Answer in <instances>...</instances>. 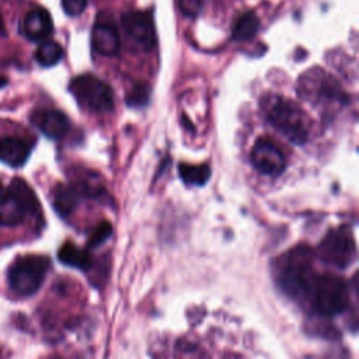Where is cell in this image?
I'll return each mask as SVG.
<instances>
[{
  "label": "cell",
  "mask_w": 359,
  "mask_h": 359,
  "mask_svg": "<svg viewBox=\"0 0 359 359\" xmlns=\"http://www.w3.org/2000/svg\"><path fill=\"white\" fill-rule=\"evenodd\" d=\"M3 195H4V188H3V185H1V182H0V199H1Z\"/></svg>",
  "instance_id": "cell-27"
},
{
  "label": "cell",
  "mask_w": 359,
  "mask_h": 359,
  "mask_svg": "<svg viewBox=\"0 0 359 359\" xmlns=\"http://www.w3.org/2000/svg\"><path fill=\"white\" fill-rule=\"evenodd\" d=\"M57 257H59L60 262L70 265V266L80 268L83 271H87L93 266V257L88 254V251L79 248L76 244H73L70 241L65 243L60 247Z\"/></svg>",
  "instance_id": "cell-17"
},
{
  "label": "cell",
  "mask_w": 359,
  "mask_h": 359,
  "mask_svg": "<svg viewBox=\"0 0 359 359\" xmlns=\"http://www.w3.org/2000/svg\"><path fill=\"white\" fill-rule=\"evenodd\" d=\"M122 28L128 45L140 52H149L156 46V29L153 18L146 11H129L122 15Z\"/></svg>",
  "instance_id": "cell-9"
},
{
  "label": "cell",
  "mask_w": 359,
  "mask_h": 359,
  "mask_svg": "<svg viewBox=\"0 0 359 359\" xmlns=\"http://www.w3.org/2000/svg\"><path fill=\"white\" fill-rule=\"evenodd\" d=\"M6 83H7V80H6L4 77H1V76H0V88H1V87H4V86H6Z\"/></svg>",
  "instance_id": "cell-26"
},
{
  "label": "cell",
  "mask_w": 359,
  "mask_h": 359,
  "mask_svg": "<svg viewBox=\"0 0 359 359\" xmlns=\"http://www.w3.org/2000/svg\"><path fill=\"white\" fill-rule=\"evenodd\" d=\"M112 233V227L109 224V222L104 220L101 223H98V226L91 231L90 238H88V247H95L100 245L101 243H104Z\"/></svg>",
  "instance_id": "cell-22"
},
{
  "label": "cell",
  "mask_w": 359,
  "mask_h": 359,
  "mask_svg": "<svg viewBox=\"0 0 359 359\" xmlns=\"http://www.w3.org/2000/svg\"><path fill=\"white\" fill-rule=\"evenodd\" d=\"M150 100V87L147 83H137L126 95V102L130 107H144Z\"/></svg>",
  "instance_id": "cell-21"
},
{
  "label": "cell",
  "mask_w": 359,
  "mask_h": 359,
  "mask_svg": "<svg viewBox=\"0 0 359 359\" xmlns=\"http://www.w3.org/2000/svg\"><path fill=\"white\" fill-rule=\"evenodd\" d=\"M63 56V49L62 46L55 42V41H50V39H46L43 41L36 52H35V59L36 62L41 65V66H45V67H49V66H53L56 65Z\"/></svg>",
  "instance_id": "cell-20"
},
{
  "label": "cell",
  "mask_w": 359,
  "mask_h": 359,
  "mask_svg": "<svg viewBox=\"0 0 359 359\" xmlns=\"http://www.w3.org/2000/svg\"><path fill=\"white\" fill-rule=\"evenodd\" d=\"M297 93L302 100L316 105L345 100V94L339 83L320 67H313L300 76Z\"/></svg>",
  "instance_id": "cell-6"
},
{
  "label": "cell",
  "mask_w": 359,
  "mask_h": 359,
  "mask_svg": "<svg viewBox=\"0 0 359 359\" xmlns=\"http://www.w3.org/2000/svg\"><path fill=\"white\" fill-rule=\"evenodd\" d=\"M259 105L265 119L289 142L303 144L307 140L309 121L297 104L278 94H265Z\"/></svg>",
  "instance_id": "cell-2"
},
{
  "label": "cell",
  "mask_w": 359,
  "mask_h": 359,
  "mask_svg": "<svg viewBox=\"0 0 359 359\" xmlns=\"http://www.w3.org/2000/svg\"><path fill=\"white\" fill-rule=\"evenodd\" d=\"M314 310L323 316H335L349 303V289L345 280L334 273L317 276L311 292Z\"/></svg>",
  "instance_id": "cell-7"
},
{
  "label": "cell",
  "mask_w": 359,
  "mask_h": 359,
  "mask_svg": "<svg viewBox=\"0 0 359 359\" xmlns=\"http://www.w3.org/2000/svg\"><path fill=\"white\" fill-rule=\"evenodd\" d=\"M31 122L49 139L57 140L66 136L70 129L69 118L57 109L41 108L31 114Z\"/></svg>",
  "instance_id": "cell-11"
},
{
  "label": "cell",
  "mask_w": 359,
  "mask_h": 359,
  "mask_svg": "<svg viewBox=\"0 0 359 359\" xmlns=\"http://www.w3.org/2000/svg\"><path fill=\"white\" fill-rule=\"evenodd\" d=\"M21 29L22 34L31 41L45 39L52 34L53 29L50 14L42 7L32 8L25 14Z\"/></svg>",
  "instance_id": "cell-13"
},
{
  "label": "cell",
  "mask_w": 359,
  "mask_h": 359,
  "mask_svg": "<svg viewBox=\"0 0 359 359\" xmlns=\"http://www.w3.org/2000/svg\"><path fill=\"white\" fill-rule=\"evenodd\" d=\"M259 28V18L254 11H245L240 14L233 24L231 36L236 41H247L251 39Z\"/></svg>",
  "instance_id": "cell-18"
},
{
  "label": "cell",
  "mask_w": 359,
  "mask_h": 359,
  "mask_svg": "<svg viewBox=\"0 0 359 359\" xmlns=\"http://www.w3.org/2000/svg\"><path fill=\"white\" fill-rule=\"evenodd\" d=\"M50 261L45 255H24L17 258L8 269V285L20 296L34 294L42 285Z\"/></svg>",
  "instance_id": "cell-4"
},
{
  "label": "cell",
  "mask_w": 359,
  "mask_h": 359,
  "mask_svg": "<svg viewBox=\"0 0 359 359\" xmlns=\"http://www.w3.org/2000/svg\"><path fill=\"white\" fill-rule=\"evenodd\" d=\"M91 48L102 56H114L121 49V36L109 22H97L91 31Z\"/></svg>",
  "instance_id": "cell-12"
},
{
  "label": "cell",
  "mask_w": 359,
  "mask_h": 359,
  "mask_svg": "<svg viewBox=\"0 0 359 359\" xmlns=\"http://www.w3.org/2000/svg\"><path fill=\"white\" fill-rule=\"evenodd\" d=\"M3 34H4V22H3V18L0 15V35H3Z\"/></svg>",
  "instance_id": "cell-25"
},
{
  "label": "cell",
  "mask_w": 359,
  "mask_h": 359,
  "mask_svg": "<svg viewBox=\"0 0 359 359\" xmlns=\"http://www.w3.org/2000/svg\"><path fill=\"white\" fill-rule=\"evenodd\" d=\"M52 203L55 210L66 217L77 208L79 194L70 184H57L52 191Z\"/></svg>",
  "instance_id": "cell-16"
},
{
  "label": "cell",
  "mask_w": 359,
  "mask_h": 359,
  "mask_svg": "<svg viewBox=\"0 0 359 359\" xmlns=\"http://www.w3.org/2000/svg\"><path fill=\"white\" fill-rule=\"evenodd\" d=\"M87 6V0H62V7L66 14L74 17L84 11Z\"/></svg>",
  "instance_id": "cell-24"
},
{
  "label": "cell",
  "mask_w": 359,
  "mask_h": 359,
  "mask_svg": "<svg viewBox=\"0 0 359 359\" xmlns=\"http://www.w3.org/2000/svg\"><path fill=\"white\" fill-rule=\"evenodd\" d=\"M181 13L187 17H195L202 10L203 0H177Z\"/></svg>",
  "instance_id": "cell-23"
},
{
  "label": "cell",
  "mask_w": 359,
  "mask_h": 359,
  "mask_svg": "<svg viewBox=\"0 0 359 359\" xmlns=\"http://www.w3.org/2000/svg\"><path fill=\"white\" fill-rule=\"evenodd\" d=\"M178 172L181 180L188 185H203L210 178V167L208 164H188L181 163L178 165Z\"/></svg>",
  "instance_id": "cell-19"
},
{
  "label": "cell",
  "mask_w": 359,
  "mask_h": 359,
  "mask_svg": "<svg viewBox=\"0 0 359 359\" xmlns=\"http://www.w3.org/2000/svg\"><path fill=\"white\" fill-rule=\"evenodd\" d=\"M251 163L261 174L266 175H279L286 167V158L282 150L266 137L255 142L251 151Z\"/></svg>",
  "instance_id": "cell-10"
},
{
  "label": "cell",
  "mask_w": 359,
  "mask_h": 359,
  "mask_svg": "<svg viewBox=\"0 0 359 359\" xmlns=\"http://www.w3.org/2000/svg\"><path fill=\"white\" fill-rule=\"evenodd\" d=\"M317 252L324 262L332 266H349L356 257V245L351 229L341 226L330 230L321 240Z\"/></svg>",
  "instance_id": "cell-8"
},
{
  "label": "cell",
  "mask_w": 359,
  "mask_h": 359,
  "mask_svg": "<svg viewBox=\"0 0 359 359\" xmlns=\"http://www.w3.org/2000/svg\"><path fill=\"white\" fill-rule=\"evenodd\" d=\"M279 287L293 299L311 296L317 275L313 269V251L307 245H297L280 255L275 265Z\"/></svg>",
  "instance_id": "cell-1"
},
{
  "label": "cell",
  "mask_w": 359,
  "mask_h": 359,
  "mask_svg": "<svg viewBox=\"0 0 359 359\" xmlns=\"http://www.w3.org/2000/svg\"><path fill=\"white\" fill-rule=\"evenodd\" d=\"M69 90L79 105L94 114H107L114 109V91L98 77L93 74H81L74 77Z\"/></svg>",
  "instance_id": "cell-5"
},
{
  "label": "cell",
  "mask_w": 359,
  "mask_h": 359,
  "mask_svg": "<svg viewBox=\"0 0 359 359\" xmlns=\"http://www.w3.org/2000/svg\"><path fill=\"white\" fill-rule=\"evenodd\" d=\"M72 187L77 191V194H83L90 198H100L105 192V185L102 177L91 170L76 167L72 174Z\"/></svg>",
  "instance_id": "cell-14"
},
{
  "label": "cell",
  "mask_w": 359,
  "mask_h": 359,
  "mask_svg": "<svg viewBox=\"0 0 359 359\" xmlns=\"http://www.w3.org/2000/svg\"><path fill=\"white\" fill-rule=\"evenodd\" d=\"M31 146L21 137L6 136L0 139V161L11 167L22 165L29 157Z\"/></svg>",
  "instance_id": "cell-15"
},
{
  "label": "cell",
  "mask_w": 359,
  "mask_h": 359,
  "mask_svg": "<svg viewBox=\"0 0 359 359\" xmlns=\"http://www.w3.org/2000/svg\"><path fill=\"white\" fill-rule=\"evenodd\" d=\"M39 212V202L32 188L22 178H13L0 199V226H17L27 215Z\"/></svg>",
  "instance_id": "cell-3"
}]
</instances>
